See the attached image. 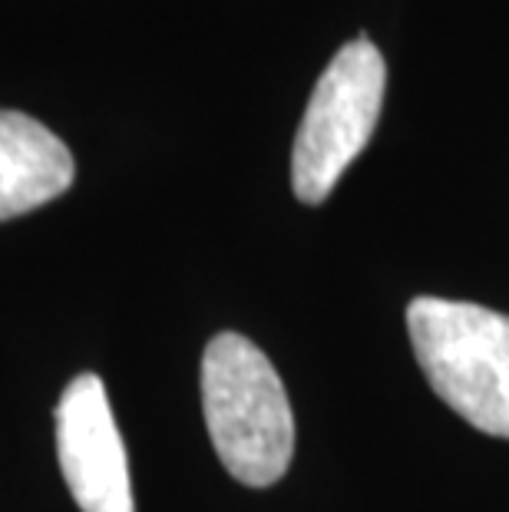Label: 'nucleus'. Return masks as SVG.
<instances>
[{
	"instance_id": "f03ea898",
	"label": "nucleus",
	"mask_w": 509,
	"mask_h": 512,
	"mask_svg": "<svg viewBox=\"0 0 509 512\" xmlns=\"http://www.w3.org/2000/svg\"><path fill=\"white\" fill-rule=\"evenodd\" d=\"M407 334L427 384L453 413L509 440V314L450 298H414Z\"/></svg>"
},
{
	"instance_id": "f257e3e1",
	"label": "nucleus",
	"mask_w": 509,
	"mask_h": 512,
	"mask_svg": "<svg viewBox=\"0 0 509 512\" xmlns=\"http://www.w3.org/2000/svg\"><path fill=\"white\" fill-rule=\"evenodd\" d=\"M202 413L222 466L265 489L288 473L295 417L278 370L242 334L212 337L202 354Z\"/></svg>"
},
{
	"instance_id": "7ed1b4c3",
	"label": "nucleus",
	"mask_w": 509,
	"mask_h": 512,
	"mask_svg": "<svg viewBox=\"0 0 509 512\" xmlns=\"http://www.w3.org/2000/svg\"><path fill=\"white\" fill-rule=\"evenodd\" d=\"M387 67L367 37L351 40L314 83L291 149V189L305 205L334 192L361 149L371 143L384 106Z\"/></svg>"
},
{
	"instance_id": "39448f33",
	"label": "nucleus",
	"mask_w": 509,
	"mask_h": 512,
	"mask_svg": "<svg viewBox=\"0 0 509 512\" xmlns=\"http://www.w3.org/2000/svg\"><path fill=\"white\" fill-rule=\"evenodd\" d=\"M73 176L77 162L60 136L34 116L0 110V222L60 199Z\"/></svg>"
},
{
	"instance_id": "20e7f679",
	"label": "nucleus",
	"mask_w": 509,
	"mask_h": 512,
	"mask_svg": "<svg viewBox=\"0 0 509 512\" xmlns=\"http://www.w3.org/2000/svg\"><path fill=\"white\" fill-rule=\"evenodd\" d=\"M60 470L83 512H136L126 446L96 374L73 377L57 407Z\"/></svg>"
}]
</instances>
